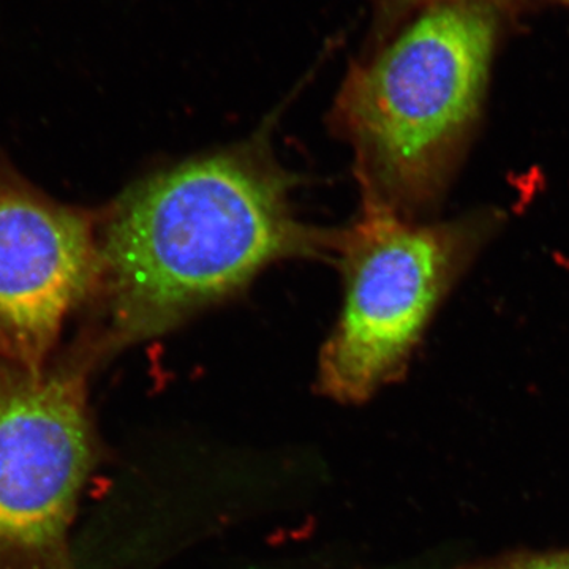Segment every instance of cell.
Wrapping results in <instances>:
<instances>
[{"label":"cell","instance_id":"cell-3","mask_svg":"<svg viewBox=\"0 0 569 569\" xmlns=\"http://www.w3.org/2000/svg\"><path fill=\"white\" fill-rule=\"evenodd\" d=\"M460 236L362 203L337 234L343 302L318 358L317 388L362 403L399 376L455 274Z\"/></svg>","mask_w":569,"mask_h":569},{"label":"cell","instance_id":"cell-2","mask_svg":"<svg viewBox=\"0 0 569 569\" xmlns=\"http://www.w3.org/2000/svg\"><path fill=\"white\" fill-rule=\"evenodd\" d=\"M493 43L485 7L441 0L350 67L329 123L353 151L362 203L408 219L437 193L477 114Z\"/></svg>","mask_w":569,"mask_h":569},{"label":"cell","instance_id":"cell-5","mask_svg":"<svg viewBox=\"0 0 569 569\" xmlns=\"http://www.w3.org/2000/svg\"><path fill=\"white\" fill-rule=\"evenodd\" d=\"M100 279L92 217L0 179V361L39 372Z\"/></svg>","mask_w":569,"mask_h":569},{"label":"cell","instance_id":"cell-6","mask_svg":"<svg viewBox=\"0 0 569 569\" xmlns=\"http://www.w3.org/2000/svg\"><path fill=\"white\" fill-rule=\"evenodd\" d=\"M459 569H569V550L546 553H519L489 563Z\"/></svg>","mask_w":569,"mask_h":569},{"label":"cell","instance_id":"cell-1","mask_svg":"<svg viewBox=\"0 0 569 569\" xmlns=\"http://www.w3.org/2000/svg\"><path fill=\"white\" fill-rule=\"evenodd\" d=\"M264 138L134 183L99 233L107 331L93 359L168 335L287 258H335L339 230L307 227Z\"/></svg>","mask_w":569,"mask_h":569},{"label":"cell","instance_id":"cell-4","mask_svg":"<svg viewBox=\"0 0 569 569\" xmlns=\"http://www.w3.org/2000/svg\"><path fill=\"white\" fill-rule=\"evenodd\" d=\"M89 367L0 361V569H77L70 530L99 456Z\"/></svg>","mask_w":569,"mask_h":569},{"label":"cell","instance_id":"cell-7","mask_svg":"<svg viewBox=\"0 0 569 569\" xmlns=\"http://www.w3.org/2000/svg\"><path fill=\"white\" fill-rule=\"evenodd\" d=\"M376 2L378 3V6H380L381 11H387L396 6H403V3L411 2H421V0H376Z\"/></svg>","mask_w":569,"mask_h":569}]
</instances>
